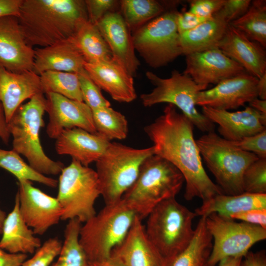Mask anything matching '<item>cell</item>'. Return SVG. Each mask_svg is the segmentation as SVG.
Here are the masks:
<instances>
[{
    "mask_svg": "<svg viewBox=\"0 0 266 266\" xmlns=\"http://www.w3.org/2000/svg\"><path fill=\"white\" fill-rule=\"evenodd\" d=\"M205 217L206 228L214 240L207 266H215L229 257H244L255 243L266 238V229L213 213Z\"/></svg>",
    "mask_w": 266,
    "mask_h": 266,
    "instance_id": "7c38bea8",
    "label": "cell"
},
{
    "mask_svg": "<svg viewBox=\"0 0 266 266\" xmlns=\"http://www.w3.org/2000/svg\"><path fill=\"white\" fill-rule=\"evenodd\" d=\"M258 79L246 71L219 82L197 95L196 105L229 110L237 109L258 98Z\"/></svg>",
    "mask_w": 266,
    "mask_h": 266,
    "instance_id": "5bb4252c",
    "label": "cell"
},
{
    "mask_svg": "<svg viewBox=\"0 0 266 266\" xmlns=\"http://www.w3.org/2000/svg\"><path fill=\"white\" fill-rule=\"evenodd\" d=\"M1 234L0 248L10 253L33 254L41 245L21 216L17 194L13 208L3 222Z\"/></svg>",
    "mask_w": 266,
    "mask_h": 266,
    "instance_id": "484cf974",
    "label": "cell"
},
{
    "mask_svg": "<svg viewBox=\"0 0 266 266\" xmlns=\"http://www.w3.org/2000/svg\"><path fill=\"white\" fill-rule=\"evenodd\" d=\"M230 218L266 229V208L250 209L233 214Z\"/></svg>",
    "mask_w": 266,
    "mask_h": 266,
    "instance_id": "f6af8a7d",
    "label": "cell"
},
{
    "mask_svg": "<svg viewBox=\"0 0 266 266\" xmlns=\"http://www.w3.org/2000/svg\"><path fill=\"white\" fill-rule=\"evenodd\" d=\"M184 182V177L177 168L154 154L142 163L135 181L122 199L143 220L159 203L175 198Z\"/></svg>",
    "mask_w": 266,
    "mask_h": 266,
    "instance_id": "277c9868",
    "label": "cell"
},
{
    "mask_svg": "<svg viewBox=\"0 0 266 266\" xmlns=\"http://www.w3.org/2000/svg\"><path fill=\"white\" fill-rule=\"evenodd\" d=\"M39 77L44 94L53 93L71 100L83 101L77 73L47 71L41 74Z\"/></svg>",
    "mask_w": 266,
    "mask_h": 266,
    "instance_id": "836d02e7",
    "label": "cell"
},
{
    "mask_svg": "<svg viewBox=\"0 0 266 266\" xmlns=\"http://www.w3.org/2000/svg\"><path fill=\"white\" fill-rule=\"evenodd\" d=\"M85 62L95 63L113 60L109 47L96 24L84 22L69 38Z\"/></svg>",
    "mask_w": 266,
    "mask_h": 266,
    "instance_id": "f546056e",
    "label": "cell"
},
{
    "mask_svg": "<svg viewBox=\"0 0 266 266\" xmlns=\"http://www.w3.org/2000/svg\"><path fill=\"white\" fill-rule=\"evenodd\" d=\"M97 133L109 141L123 139L128 133V123L126 117L110 106L92 110Z\"/></svg>",
    "mask_w": 266,
    "mask_h": 266,
    "instance_id": "e575fe53",
    "label": "cell"
},
{
    "mask_svg": "<svg viewBox=\"0 0 266 266\" xmlns=\"http://www.w3.org/2000/svg\"><path fill=\"white\" fill-rule=\"evenodd\" d=\"M27 254L10 253L0 248V266H21Z\"/></svg>",
    "mask_w": 266,
    "mask_h": 266,
    "instance_id": "bcb514c9",
    "label": "cell"
},
{
    "mask_svg": "<svg viewBox=\"0 0 266 266\" xmlns=\"http://www.w3.org/2000/svg\"><path fill=\"white\" fill-rule=\"evenodd\" d=\"M56 139L55 149L58 154L69 155L86 166L96 162L110 143L97 133L78 128L64 130Z\"/></svg>",
    "mask_w": 266,
    "mask_h": 266,
    "instance_id": "603a6c76",
    "label": "cell"
},
{
    "mask_svg": "<svg viewBox=\"0 0 266 266\" xmlns=\"http://www.w3.org/2000/svg\"><path fill=\"white\" fill-rule=\"evenodd\" d=\"M45 109V96L43 93H38L18 108L8 122V127L13 138L12 150L24 156L29 165L39 173L55 175L61 172L65 166L49 158L40 143L39 133L44 126Z\"/></svg>",
    "mask_w": 266,
    "mask_h": 266,
    "instance_id": "3957f363",
    "label": "cell"
},
{
    "mask_svg": "<svg viewBox=\"0 0 266 266\" xmlns=\"http://www.w3.org/2000/svg\"><path fill=\"white\" fill-rule=\"evenodd\" d=\"M194 127L187 117L168 104L163 114L145 127L144 131L153 143L154 154L170 162L182 174L185 199L189 201L199 198L203 202L223 193L204 168Z\"/></svg>",
    "mask_w": 266,
    "mask_h": 266,
    "instance_id": "6da1fadb",
    "label": "cell"
},
{
    "mask_svg": "<svg viewBox=\"0 0 266 266\" xmlns=\"http://www.w3.org/2000/svg\"><path fill=\"white\" fill-rule=\"evenodd\" d=\"M185 56L186 67L183 73L197 84L207 87L210 84L216 85L246 71L218 47Z\"/></svg>",
    "mask_w": 266,
    "mask_h": 266,
    "instance_id": "2e32d148",
    "label": "cell"
},
{
    "mask_svg": "<svg viewBox=\"0 0 266 266\" xmlns=\"http://www.w3.org/2000/svg\"><path fill=\"white\" fill-rule=\"evenodd\" d=\"M46 95L48 136L56 139L66 129L78 128L96 133L92 110L83 102L50 93Z\"/></svg>",
    "mask_w": 266,
    "mask_h": 266,
    "instance_id": "9a60e30c",
    "label": "cell"
},
{
    "mask_svg": "<svg viewBox=\"0 0 266 266\" xmlns=\"http://www.w3.org/2000/svg\"><path fill=\"white\" fill-rule=\"evenodd\" d=\"M241 266H266V255L265 250L248 252L243 257Z\"/></svg>",
    "mask_w": 266,
    "mask_h": 266,
    "instance_id": "c3c4849f",
    "label": "cell"
},
{
    "mask_svg": "<svg viewBox=\"0 0 266 266\" xmlns=\"http://www.w3.org/2000/svg\"><path fill=\"white\" fill-rule=\"evenodd\" d=\"M96 25L109 47L113 60L133 77L140 63L135 54L131 31L120 12L107 13Z\"/></svg>",
    "mask_w": 266,
    "mask_h": 266,
    "instance_id": "d6986e66",
    "label": "cell"
},
{
    "mask_svg": "<svg viewBox=\"0 0 266 266\" xmlns=\"http://www.w3.org/2000/svg\"><path fill=\"white\" fill-rule=\"evenodd\" d=\"M119 3L120 13L133 32L165 11V6L155 0H122Z\"/></svg>",
    "mask_w": 266,
    "mask_h": 266,
    "instance_id": "d6a6232c",
    "label": "cell"
},
{
    "mask_svg": "<svg viewBox=\"0 0 266 266\" xmlns=\"http://www.w3.org/2000/svg\"><path fill=\"white\" fill-rule=\"evenodd\" d=\"M77 74L83 102L92 111L110 106V103L103 97L100 89L90 78L85 69Z\"/></svg>",
    "mask_w": 266,
    "mask_h": 266,
    "instance_id": "74e56055",
    "label": "cell"
},
{
    "mask_svg": "<svg viewBox=\"0 0 266 266\" xmlns=\"http://www.w3.org/2000/svg\"><path fill=\"white\" fill-rule=\"evenodd\" d=\"M58 184L62 220L85 223L96 214L95 203L101 191L96 170L72 159L60 173Z\"/></svg>",
    "mask_w": 266,
    "mask_h": 266,
    "instance_id": "9c48e42d",
    "label": "cell"
},
{
    "mask_svg": "<svg viewBox=\"0 0 266 266\" xmlns=\"http://www.w3.org/2000/svg\"><path fill=\"white\" fill-rule=\"evenodd\" d=\"M177 13L176 10L165 12L132 35L135 50L152 67L166 66L182 55L176 24Z\"/></svg>",
    "mask_w": 266,
    "mask_h": 266,
    "instance_id": "8fae6325",
    "label": "cell"
},
{
    "mask_svg": "<svg viewBox=\"0 0 266 266\" xmlns=\"http://www.w3.org/2000/svg\"><path fill=\"white\" fill-rule=\"evenodd\" d=\"M62 246V243L57 237L49 238L21 266H50L59 255Z\"/></svg>",
    "mask_w": 266,
    "mask_h": 266,
    "instance_id": "f35d334b",
    "label": "cell"
},
{
    "mask_svg": "<svg viewBox=\"0 0 266 266\" xmlns=\"http://www.w3.org/2000/svg\"><path fill=\"white\" fill-rule=\"evenodd\" d=\"M251 2L250 0H225L223 7L217 12L230 24L245 14Z\"/></svg>",
    "mask_w": 266,
    "mask_h": 266,
    "instance_id": "b9f144b4",
    "label": "cell"
},
{
    "mask_svg": "<svg viewBox=\"0 0 266 266\" xmlns=\"http://www.w3.org/2000/svg\"><path fill=\"white\" fill-rule=\"evenodd\" d=\"M218 48L258 79L266 74V48L231 24H228Z\"/></svg>",
    "mask_w": 266,
    "mask_h": 266,
    "instance_id": "ffe728a7",
    "label": "cell"
},
{
    "mask_svg": "<svg viewBox=\"0 0 266 266\" xmlns=\"http://www.w3.org/2000/svg\"><path fill=\"white\" fill-rule=\"evenodd\" d=\"M88 20L96 24L104 16L114 12L113 9L118 3L113 0H85Z\"/></svg>",
    "mask_w": 266,
    "mask_h": 266,
    "instance_id": "60d3db41",
    "label": "cell"
},
{
    "mask_svg": "<svg viewBox=\"0 0 266 266\" xmlns=\"http://www.w3.org/2000/svg\"><path fill=\"white\" fill-rule=\"evenodd\" d=\"M90 266H123L117 260L113 258L110 257L104 261L90 263Z\"/></svg>",
    "mask_w": 266,
    "mask_h": 266,
    "instance_id": "db71d44e",
    "label": "cell"
},
{
    "mask_svg": "<svg viewBox=\"0 0 266 266\" xmlns=\"http://www.w3.org/2000/svg\"><path fill=\"white\" fill-rule=\"evenodd\" d=\"M196 216L175 198L163 201L150 212L145 233L164 259L180 253L189 244L195 233L192 223Z\"/></svg>",
    "mask_w": 266,
    "mask_h": 266,
    "instance_id": "8992f818",
    "label": "cell"
},
{
    "mask_svg": "<svg viewBox=\"0 0 266 266\" xmlns=\"http://www.w3.org/2000/svg\"><path fill=\"white\" fill-rule=\"evenodd\" d=\"M18 18L25 39L33 47L68 39L88 20L83 0H23Z\"/></svg>",
    "mask_w": 266,
    "mask_h": 266,
    "instance_id": "7a4b0ae2",
    "label": "cell"
},
{
    "mask_svg": "<svg viewBox=\"0 0 266 266\" xmlns=\"http://www.w3.org/2000/svg\"><path fill=\"white\" fill-rule=\"evenodd\" d=\"M0 167L12 174L18 181H35L51 188H55L58 185L57 180L36 171L13 150L0 148Z\"/></svg>",
    "mask_w": 266,
    "mask_h": 266,
    "instance_id": "d590c367",
    "label": "cell"
},
{
    "mask_svg": "<svg viewBox=\"0 0 266 266\" xmlns=\"http://www.w3.org/2000/svg\"><path fill=\"white\" fill-rule=\"evenodd\" d=\"M154 154L153 146L136 149L111 142L96 162L101 196L105 204L120 200L135 181L144 160Z\"/></svg>",
    "mask_w": 266,
    "mask_h": 266,
    "instance_id": "52a82bcc",
    "label": "cell"
},
{
    "mask_svg": "<svg viewBox=\"0 0 266 266\" xmlns=\"http://www.w3.org/2000/svg\"><path fill=\"white\" fill-rule=\"evenodd\" d=\"M212 240L205 225V217L202 216L187 247L176 255L164 259L162 266H207L212 248Z\"/></svg>",
    "mask_w": 266,
    "mask_h": 266,
    "instance_id": "f1b7e54d",
    "label": "cell"
},
{
    "mask_svg": "<svg viewBox=\"0 0 266 266\" xmlns=\"http://www.w3.org/2000/svg\"><path fill=\"white\" fill-rule=\"evenodd\" d=\"M242 185L245 193L266 194V158H259L246 168Z\"/></svg>",
    "mask_w": 266,
    "mask_h": 266,
    "instance_id": "8d00e7d4",
    "label": "cell"
},
{
    "mask_svg": "<svg viewBox=\"0 0 266 266\" xmlns=\"http://www.w3.org/2000/svg\"><path fill=\"white\" fill-rule=\"evenodd\" d=\"M189 2V12L200 16L210 17L221 9L225 0H193Z\"/></svg>",
    "mask_w": 266,
    "mask_h": 266,
    "instance_id": "7bdbcfd3",
    "label": "cell"
},
{
    "mask_svg": "<svg viewBox=\"0 0 266 266\" xmlns=\"http://www.w3.org/2000/svg\"><path fill=\"white\" fill-rule=\"evenodd\" d=\"M39 93V75L33 71L14 73L0 65V103L7 123L24 101Z\"/></svg>",
    "mask_w": 266,
    "mask_h": 266,
    "instance_id": "cb8c5ba5",
    "label": "cell"
},
{
    "mask_svg": "<svg viewBox=\"0 0 266 266\" xmlns=\"http://www.w3.org/2000/svg\"><path fill=\"white\" fill-rule=\"evenodd\" d=\"M230 142L240 150L252 153L259 158H266V130L238 141Z\"/></svg>",
    "mask_w": 266,
    "mask_h": 266,
    "instance_id": "ab89813d",
    "label": "cell"
},
{
    "mask_svg": "<svg viewBox=\"0 0 266 266\" xmlns=\"http://www.w3.org/2000/svg\"><path fill=\"white\" fill-rule=\"evenodd\" d=\"M19 210L34 234L42 235L61 220L62 209L56 198L34 187L31 181H18Z\"/></svg>",
    "mask_w": 266,
    "mask_h": 266,
    "instance_id": "4fadbf2b",
    "label": "cell"
},
{
    "mask_svg": "<svg viewBox=\"0 0 266 266\" xmlns=\"http://www.w3.org/2000/svg\"><path fill=\"white\" fill-rule=\"evenodd\" d=\"M211 17L200 16L192 13L189 11H184L182 12H178L176 24L179 34H181L196 28Z\"/></svg>",
    "mask_w": 266,
    "mask_h": 266,
    "instance_id": "ee69618b",
    "label": "cell"
},
{
    "mask_svg": "<svg viewBox=\"0 0 266 266\" xmlns=\"http://www.w3.org/2000/svg\"><path fill=\"white\" fill-rule=\"evenodd\" d=\"M85 60L69 39L34 49L33 71L40 75L47 71L79 73L85 70Z\"/></svg>",
    "mask_w": 266,
    "mask_h": 266,
    "instance_id": "d4e9b609",
    "label": "cell"
},
{
    "mask_svg": "<svg viewBox=\"0 0 266 266\" xmlns=\"http://www.w3.org/2000/svg\"><path fill=\"white\" fill-rule=\"evenodd\" d=\"M11 135L8 127L3 109L1 103H0V138L2 141L8 144Z\"/></svg>",
    "mask_w": 266,
    "mask_h": 266,
    "instance_id": "681fc988",
    "label": "cell"
},
{
    "mask_svg": "<svg viewBox=\"0 0 266 266\" xmlns=\"http://www.w3.org/2000/svg\"><path fill=\"white\" fill-rule=\"evenodd\" d=\"M229 23L218 12L196 28L179 34L185 55L217 48Z\"/></svg>",
    "mask_w": 266,
    "mask_h": 266,
    "instance_id": "4316f807",
    "label": "cell"
},
{
    "mask_svg": "<svg viewBox=\"0 0 266 266\" xmlns=\"http://www.w3.org/2000/svg\"><path fill=\"white\" fill-rule=\"evenodd\" d=\"M84 67L93 81L113 100L130 102L135 99L133 77L113 60L95 63L85 62Z\"/></svg>",
    "mask_w": 266,
    "mask_h": 266,
    "instance_id": "7402d4cb",
    "label": "cell"
},
{
    "mask_svg": "<svg viewBox=\"0 0 266 266\" xmlns=\"http://www.w3.org/2000/svg\"><path fill=\"white\" fill-rule=\"evenodd\" d=\"M259 208H266V194L244 192L236 195H217L203 201L202 205L194 212L197 216L200 217L215 213L230 218L235 213Z\"/></svg>",
    "mask_w": 266,
    "mask_h": 266,
    "instance_id": "83f0119b",
    "label": "cell"
},
{
    "mask_svg": "<svg viewBox=\"0 0 266 266\" xmlns=\"http://www.w3.org/2000/svg\"><path fill=\"white\" fill-rule=\"evenodd\" d=\"M196 142L201 157L223 194L236 195L244 193V172L259 157L237 148L214 131L202 135Z\"/></svg>",
    "mask_w": 266,
    "mask_h": 266,
    "instance_id": "ba28073f",
    "label": "cell"
},
{
    "mask_svg": "<svg viewBox=\"0 0 266 266\" xmlns=\"http://www.w3.org/2000/svg\"><path fill=\"white\" fill-rule=\"evenodd\" d=\"M202 113L212 123L218 125L221 137L230 141H237L266 130V114L249 106L235 112L203 106Z\"/></svg>",
    "mask_w": 266,
    "mask_h": 266,
    "instance_id": "ac0fdd59",
    "label": "cell"
},
{
    "mask_svg": "<svg viewBox=\"0 0 266 266\" xmlns=\"http://www.w3.org/2000/svg\"><path fill=\"white\" fill-rule=\"evenodd\" d=\"M34 49L27 43L17 16L0 17V65L14 73L33 71Z\"/></svg>",
    "mask_w": 266,
    "mask_h": 266,
    "instance_id": "e0dca14e",
    "label": "cell"
},
{
    "mask_svg": "<svg viewBox=\"0 0 266 266\" xmlns=\"http://www.w3.org/2000/svg\"><path fill=\"white\" fill-rule=\"evenodd\" d=\"M23 0H0V17L13 15L18 16Z\"/></svg>",
    "mask_w": 266,
    "mask_h": 266,
    "instance_id": "7dc6e473",
    "label": "cell"
},
{
    "mask_svg": "<svg viewBox=\"0 0 266 266\" xmlns=\"http://www.w3.org/2000/svg\"><path fill=\"white\" fill-rule=\"evenodd\" d=\"M249 103V106L261 113L266 114V100L257 98Z\"/></svg>",
    "mask_w": 266,
    "mask_h": 266,
    "instance_id": "816d5d0a",
    "label": "cell"
},
{
    "mask_svg": "<svg viewBox=\"0 0 266 266\" xmlns=\"http://www.w3.org/2000/svg\"><path fill=\"white\" fill-rule=\"evenodd\" d=\"M137 216L134 209L122 199L105 204L85 222L80 228L79 242L90 263L109 259L113 249L127 235Z\"/></svg>",
    "mask_w": 266,
    "mask_h": 266,
    "instance_id": "5b68a950",
    "label": "cell"
},
{
    "mask_svg": "<svg viewBox=\"0 0 266 266\" xmlns=\"http://www.w3.org/2000/svg\"><path fill=\"white\" fill-rule=\"evenodd\" d=\"M249 39L266 47V1L255 0L242 16L230 23Z\"/></svg>",
    "mask_w": 266,
    "mask_h": 266,
    "instance_id": "4dcf8cb0",
    "label": "cell"
},
{
    "mask_svg": "<svg viewBox=\"0 0 266 266\" xmlns=\"http://www.w3.org/2000/svg\"><path fill=\"white\" fill-rule=\"evenodd\" d=\"M81 223L77 219L68 221L57 260L50 266H90L87 256L79 242Z\"/></svg>",
    "mask_w": 266,
    "mask_h": 266,
    "instance_id": "1f68e13d",
    "label": "cell"
},
{
    "mask_svg": "<svg viewBox=\"0 0 266 266\" xmlns=\"http://www.w3.org/2000/svg\"><path fill=\"white\" fill-rule=\"evenodd\" d=\"M146 75L155 87L149 93L140 96L144 106L150 107L160 103H168L180 109L200 131H214L215 125L196 108L198 94L207 88L196 83L188 75L178 70L172 71L168 78H162L151 71Z\"/></svg>",
    "mask_w": 266,
    "mask_h": 266,
    "instance_id": "30bf717a",
    "label": "cell"
},
{
    "mask_svg": "<svg viewBox=\"0 0 266 266\" xmlns=\"http://www.w3.org/2000/svg\"><path fill=\"white\" fill-rule=\"evenodd\" d=\"M142 220L137 216L127 235L110 257L123 266H162L164 258L147 237Z\"/></svg>",
    "mask_w": 266,
    "mask_h": 266,
    "instance_id": "44dd1931",
    "label": "cell"
},
{
    "mask_svg": "<svg viewBox=\"0 0 266 266\" xmlns=\"http://www.w3.org/2000/svg\"><path fill=\"white\" fill-rule=\"evenodd\" d=\"M257 90L258 98L266 100V74L258 79Z\"/></svg>",
    "mask_w": 266,
    "mask_h": 266,
    "instance_id": "f907efd6",
    "label": "cell"
},
{
    "mask_svg": "<svg viewBox=\"0 0 266 266\" xmlns=\"http://www.w3.org/2000/svg\"><path fill=\"white\" fill-rule=\"evenodd\" d=\"M243 258L235 257L226 258L219 263V266H241Z\"/></svg>",
    "mask_w": 266,
    "mask_h": 266,
    "instance_id": "f5cc1de1",
    "label": "cell"
},
{
    "mask_svg": "<svg viewBox=\"0 0 266 266\" xmlns=\"http://www.w3.org/2000/svg\"><path fill=\"white\" fill-rule=\"evenodd\" d=\"M6 217V213L0 209V234H1L3 222Z\"/></svg>",
    "mask_w": 266,
    "mask_h": 266,
    "instance_id": "11a10c76",
    "label": "cell"
}]
</instances>
